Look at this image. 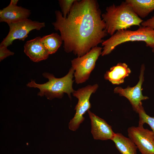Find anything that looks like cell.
Wrapping results in <instances>:
<instances>
[{
  "label": "cell",
  "mask_w": 154,
  "mask_h": 154,
  "mask_svg": "<svg viewBox=\"0 0 154 154\" xmlns=\"http://www.w3.org/2000/svg\"><path fill=\"white\" fill-rule=\"evenodd\" d=\"M102 49L101 47H95L83 56L71 61V68L75 71L74 76L76 84L82 83L88 79L97 60L101 55Z\"/></svg>",
  "instance_id": "5b68a950"
},
{
  "label": "cell",
  "mask_w": 154,
  "mask_h": 154,
  "mask_svg": "<svg viewBox=\"0 0 154 154\" xmlns=\"http://www.w3.org/2000/svg\"><path fill=\"white\" fill-rule=\"evenodd\" d=\"M145 70V65L143 64L141 68L139 81L135 86L130 87L128 86L125 88L117 87L114 90V93L125 97L129 100L133 110L137 113L140 108L142 106V101L149 99L148 97L143 96L142 93V86L144 81Z\"/></svg>",
  "instance_id": "9c48e42d"
},
{
  "label": "cell",
  "mask_w": 154,
  "mask_h": 154,
  "mask_svg": "<svg viewBox=\"0 0 154 154\" xmlns=\"http://www.w3.org/2000/svg\"><path fill=\"white\" fill-rule=\"evenodd\" d=\"M127 133L141 154H154V133L152 131L138 125L129 127Z\"/></svg>",
  "instance_id": "ba28073f"
},
{
  "label": "cell",
  "mask_w": 154,
  "mask_h": 154,
  "mask_svg": "<svg viewBox=\"0 0 154 154\" xmlns=\"http://www.w3.org/2000/svg\"><path fill=\"white\" fill-rule=\"evenodd\" d=\"M125 1L140 18H145L154 10V0H126Z\"/></svg>",
  "instance_id": "9a60e30c"
},
{
  "label": "cell",
  "mask_w": 154,
  "mask_h": 154,
  "mask_svg": "<svg viewBox=\"0 0 154 154\" xmlns=\"http://www.w3.org/2000/svg\"><path fill=\"white\" fill-rule=\"evenodd\" d=\"M98 87L97 84L88 85L74 90L72 93L73 96L78 99V101L74 108L76 110L75 114L68 124L69 128L71 130L76 131L84 121V115L91 107L89 101L90 97L96 92Z\"/></svg>",
  "instance_id": "8992f818"
},
{
  "label": "cell",
  "mask_w": 154,
  "mask_h": 154,
  "mask_svg": "<svg viewBox=\"0 0 154 154\" xmlns=\"http://www.w3.org/2000/svg\"><path fill=\"white\" fill-rule=\"evenodd\" d=\"M18 1V0H11L9 5L13 6H17Z\"/></svg>",
  "instance_id": "44dd1931"
},
{
  "label": "cell",
  "mask_w": 154,
  "mask_h": 154,
  "mask_svg": "<svg viewBox=\"0 0 154 154\" xmlns=\"http://www.w3.org/2000/svg\"><path fill=\"white\" fill-rule=\"evenodd\" d=\"M31 12L27 9L18 6L9 5L0 11V22L8 25L28 19Z\"/></svg>",
  "instance_id": "7c38bea8"
},
{
  "label": "cell",
  "mask_w": 154,
  "mask_h": 154,
  "mask_svg": "<svg viewBox=\"0 0 154 154\" xmlns=\"http://www.w3.org/2000/svg\"><path fill=\"white\" fill-rule=\"evenodd\" d=\"M106 10V12L102 14V17L108 34L111 36L117 31L126 30L133 26L139 27L143 21L125 1L119 5L113 4L107 7Z\"/></svg>",
  "instance_id": "7a4b0ae2"
},
{
  "label": "cell",
  "mask_w": 154,
  "mask_h": 154,
  "mask_svg": "<svg viewBox=\"0 0 154 154\" xmlns=\"http://www.w3.org/2000/svg\"><path fill=\"white\" fill-rule=\"evenodd\" d=\"M74 72V70L71 67L66 75L60 78H55L52 74L44 72L42 76L48 79L47 82L38 84L32 80L27 85L29 87L38 88L40 91L38 95L40 96H45L49 100L55 98H61L64 93L68 94L71 100V93L74 90L72 87Z\"/></svg>",
  "instance_id": "3957f363"
},
{
  "label": "cell",
  "mask_w": 154,
  "mask_h": 154,
  "mask_svg": "<svg viewBox=\"0 0 154 154\" xmlns=\"http://www.w3.org/2000/svg\"><path fill=\"white\" fill-rule=\"evenodd\" d=\"M141 26L149 27L154 29V14L150 18L145 21H143L141 23Z\"/></svg>",
  "instance_id": "ffe728a7"
},
{
  "label": "cell",
  "mask_w": 154,
  "mask_h": 154,
  "mask_svg": "<svg viewBox=\"0 0 154 154\" xmlns=\"http://www.w3.org/2000/svg\"><path fill=\"white\" fill-rule=\"evenodd\" d=\"M8 25L9 27V33L0 44L7 47L16 39L24 40L30 31L34 30H40L45 26L44 22L33 21L28 19Z\"/></svg>",
  "instance_id": "52a82bcc"
},
{
  "label": "cell",
  "mask_w": 154,
  "mask_h": 154,
  "mask_svg": "<svg viewBox=\"0 0 154 154\" xmlns=\"http://www.w3.org/2000/svg\"><path fill=\"white\" fill-rule=\"evenodd\" d=\"M137 113L139 117L138 125L143 126L145 123H147L150 126L154 133V116L152 117L148 115L142 106L140 108Z\"/></svg>",
  "instance_id": "e0dca14e"
},
{
  "label": "cell",
  "mask_w": 154,
  "mask_h": 154,
  "mask_svg": "<svg viewBox=\"0 0 154 154\" xmlns=\"http://www.w3.org/2000/svg\"><path fill=\"white\" fill-rule=\"evenodd\" d=\"M75 0H59L60 6L61 9L63 17L66 18Z\"/></svg>",
  "instance_id": "ac0fdd59"
},
{
  "label": "cell",
  "mask_w": 154,
  "mask_h": 154,
  "mask_svg": "<svg viewBox=\"0 0 154 154\" xmlns=\"http://www.w3.org/2000/svg\"><path fill=\"white\" fill-rule=\"evenodd\" d=\"M135 41L144 42L147 46L154 48V29L141 26L136 30L126 29L117 31L102 42L103 47L101 55L103 56L110 54L122 43Z\"/></svg>",
  "instance_id": "277c9868"
},
{
  "label": "cell",
  "mask_w": 154,
  "mask_h": 154,
  "mask_svg": "<svg viewBox=\"0 0 154 154\" xmlns=\"http://www.w3.org/2000/svg\"><path fill=\"white\" fill-rule=\"evenodd\" d=\"M152 52L154 53V48L152 49Z\"/></svg>",
  "instance_id": "7402d4cb"
},
{
  "label": "cell",
  "mask_w": 154,
  "mask_h": 154,
  "mask_svg": "<svg viewBox=\"0 0 154 154\" xmlns=\"http://www.w3.org/2000/svg\"><path fill=\"white\" fill-rule=\"evenodd\" d=\"M131 72L130 69L126 63L119 62L107 71L104 74V78L113 84L119 85L124 82L125 78Z\"/></svg>",
  "instance_id": "4fadbf2b"
},
{
  "label": "cell",
  "mask_w": 154,
  "mask_h": 154,
  "mask_svg": "<svg viewBox=\"0 0 154 154\" xmlns=\"http://www.w3.org/2000/svg\"><path fill=\"white\" fill-rule=\"evenodd\" d=\"M87 112L90 119L91 133L94 139L101 140H111L115 133L111 126L89 110Z\"/></svg>",
  "instance_id": "30bf717a"
},
{
  "label": "cell",
  "mask_w": 154,
  "mask_h": 154,
  "mask_svg": "<svg viewBox=\"0 0 154 154\" xmlns=\"http://www.w3.org/2000/svg\"><path fill=\"white\" fill-rule=\"evenodd\" d=\"M41 40L49 54L55 53L63 42L60 35L57 33L44 36L41 37Z\"/></svg>",
  "instance_id": "2e32d148"
},
{
  "label": "cell",
  "mask_w": 154,
  "mask_h": 154,
  "mask_svg": "<svg viewBox=\"0 0 154 154\" xmlns=\"http://www.w3.org/2000/svg\"><path fill=\"white\" fill-rule=\"evenodd\" d=\"M52 24L59 31L65 51L82 56L104 41L108 34L95 0H75L66 18L59 10Z\"/></svg>",
  "instance_id": "6da1fadb"
},
{
  "label": "cell",
  "mask_w": 154,
  "mask_h": 154,
  "mask_svg": "<svg viewBox=\"0 0 154 154\" xmlns=\"http://www.w3.org/2000/svg\"><path fill=\"white\" fill-rule=\"evenodd\" d=\"M40 37L27 41L24 45V52L32 61L38 62L47 59L49 54L43 45Z\"/></svg>",
  "instance_id": "8fae6325"
},
{
  "label": "cell",
  "mask_w": 154,
  "mask_h": 154,
  "mask_svg": "<svg viewBox=\"0 0 154 154\" xmlns=\"http://www.w3.org/2000/svg\"><path fill=\"white\" fill-rule=\"evenodd\" d=\"M111 140L114 143L116 148L121 154H137V147L129 137L121 133H116Z\"/></svg>",
  "instance_id": "5bb4252c"
},
{
  "label": "cell",
  "mask_w": 154,
  "mask_h": 154,
  "mask_svg": "<svg viewBox=\"0 0 154 154\" xmlns=\"http://www.w3.org/2000/svg\"><path fill=\"white\" fill-rule=\"evenodd\" d=\"M14 53L7 48V47L0 45V61H1L7 57L13 55Z\"/></svg>",
  "instance_id": "d6986e66"
}]
</instances>
